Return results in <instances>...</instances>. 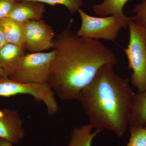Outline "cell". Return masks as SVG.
Instances as JSON below:
<instances>
[{
    "label": "cell",
    "instance_id": "9a60e30c",
    "mask_svg": "<svg viewBox=\"0 0 146 146\" xmlns=\"http://www.w3.org/2000/svg\"><path fill=\"white\" fill-rule=\"evenodd\" d=\"M21 1H29L46 3L51 6L60 5L65 6L71 14H74L78 11L83 5V0H17Z\"/></svg>",
    "mask_w": 146,
    "mask_h": 146
},
{
    "label": "cell",
    "instance_id": "44dd1931",
    "mask_svg": "<svg viewBox=\"0 0 146 146\" xmlns=\"http://www.w3.org/2000/svg\"><path fill=\"white\" fill-rule=\"evenodd\" d=\"M8 78L6 75L4 71L3 70V68L0 65V80L2 79L7 78Z\"/></svg>",
    "mask_w": 146,
    "mask_h": 146
},
{
    "label": "cell",
    "instance_id": "7c38bea8",
    "mask_svg": "<svg viewBox=\"0 0 146 146\" xmlns=\"http://www.w3.org/2000/svg\"><path fill=\"white\" fill-rule=\"evenodd\" d=\"M146 125V91L135 93L133 97L129 127V129L145 127Z\"/></svg>",
    "mask_w": 146,
    "mask_h": 146
},
{
    "label": "cell",
    "instance_id": "52a82bcc",
    "mask_svg": "<svg viewBox=\"0 0 146 146\" xmlns=\"http://www.w3.org/2000/svg\"><path fill=\"white\" fill-rule=\"evenodd\" d=\"M25 23V46L30 53L43 52L54 46V32L43 20Z\"/></svg>",
    "mask_w": 146,
    "mask_h": 146
},
{
    "label": "cell",
    "instance_id": "8992f818",
    "mask_svg": "<svg viewBox=\"0 0 146 146\" xmlns=\"http://www.w3.org/2000/svg\"><path fill=\"white\" fill-rule=\"evenodd\" d=\"M18 94L30 95L46 106L48 114L54 115L58 106L54 91L48 83H23L7 78L0 80V96L10 97Z\"/></svg>",
    "mask_w": 146,
    "mask_h": 146
},
{
    "label": "cell",
    "instance_id": "30bf717a",
    "mask_svg": "<svg viewBox=\"0 0 146 146\" xmlns=\"http://www.w3.org/2000/svg\"><path fill=\"white\" fill-rule=\"evenodd\" d=\"M24 46L7 43L0 49V65L8 78L21 65L26 52Z\"/></svg>",
    "mask_w": 146,
    "mask_h": 146
},
{
    "label": "cell",
    "instance_id": "6da1fadb",
    "mask_svg": "<svg viewBox=\"0 0 146 146\" xmlns=\"http://www.w3.org/2000/svg\"><path fill=\"white\" fill-rule=\"evenodd\" d=\"M71 18L54 40V56L47 83L63 100H79L82 90L105 65L118 60L113 51L98 40L74 33Z\"/></svg>",
    "mask_w": 146,
    "mask_h": 146
},
{
    "label": "cell",
    "instance_id": "5bb4252c",
    "mask_svg": "<svg viewBox=\"0 0 146 146\" xmlns=\"http://www.w3.org/2000/svg\"><path fill=\"white\" fill-rule=\"evenodd\" d=\"M93 129L89 124L74 128L72 131L68 146H92L94 138L101 131L96 129L92 132Z\"/></svg>",
    "mask_w": 146,
    "mask_h": 146
},
{
    "label": "cell",
    "instance_id": "9c48e42d",
    "mask_svg": "<svg viewBox=\"0 0 146 146\" xmlns=\"http://www.w3.org/2000/svg\"><path fill=\"white\" fill-rule=\"evenodd\" d=\"M45 11L42 3L29 1L18 2L7 18L19 22L42 20Z\"/></svg>",
    "mask_w": 146,
    "mask_h": 146
},
{
    "label": "cell",
    "instance_id": "277c9868",
    "mask_svg": "<svg viewBox=\"0 0 146 146\" xmlns=\"http://www.w3.org/2000/svg\"><path fill=\"white\" fill-rule=\"evenodd\" d=\"M78 12L81 25L76 34L80 37L115 41L122 29L128 28V24L115 15L95 17L87 14L81 8Z\"/></svg>",
    "mask_w": 146,
    "mask_h": 146
},
{
    "label": "cell",
    "instance_id": "7402d4cb",
    "mask_svg": "<svg viewBox=\"0 0 146 146\" xmlns=\"http://www.w3.org/2000/svg\"><path fill=\"white\" fill-rule=\"evenodd\" d=\"M145 129L146 130V125H145Z\"/></svg>",
    "mask_w": 146,
    "mask_h": 146
},
{
    "label": "cell",
    "instance_id": "ba28073f",
    "mask_svg": "<svg viewBox=\"0 0 146 146\" xmlns=\"http://www.w3.org/2000/svg\"><path fill=\"white\" fill-rule=\"evenodd\" d=\"M23 123L15 110L0 109V138L18 144L25 136Z\"/></svg>",
    "mask_w": 146,
    "mask_h": 146
},
{
    "label": "cell",
    "instance_id": "e0dca14e",
    "mask_svg": "<svg viewBox=\"0 0 146 146\" xmlns=\"http://www.w3.org/2000/svg\"><path fill=\"white\" fill-rule=\"evenodd\" d=\"M132 11L134 14L132 17V21L146 28V0H141V2L135 5Z\"/></svg>",
    "mask_w": 146,
    "mask_h": 146
},
{
    "label": "cell",
    "instance_id": "d6986e66",
    "mask_svg": "<svg viewBox=\"0 0 146 146\" xmlns=\"http://www.w3.org/2000/svg\"><path fill=\"white\" fill-rule=\"evenodd\" d=\"M7 43L3 31L0 26V49Z\"/></svg>",
    "mask_w": 146,
    "mask_h": 146
},
{
    "label": "cell",
    "instance_id": "4fadbf2b",
    "mask_svg": "<svg viewBox=\"0 0 146 146\" xmlns=\"http://www.w3.org/2000/svg\"><path fill=\"white\" fill-rule=\"evenodd\" d=\"M0 26L3 31L7 43L25 46V23L8 18L0 20Z\"/></svg>",
    "mask_w": 146,
    "mask_h": 146
},
{
    "label": "cell",
    "instance_id": "ffe728a7",
    "mask_svg": "<svg viewBox=\"0 0 146 146\" xmlns=\"http://www.w3.org/2000/svg\"><path fill=\"white\" fill-rule=\"evenodd\" d=\"M0 146H13V144L8 141L0 138Z\"/></svg>",
    "mask_w": 146,
    "mask_h": 146
},
{
    "label": "cell",
    "instance_id": "2e32d148",
    "mask_svg": "<svg viewBox=\"0 0 146 146\" xmlns=\"http://www.w3.org/2000/svg\"><path fill=\"white\" fill-rule=\"evenodd\" d=\"M130 138L126 146H146V130L145 127L129 129Z\"/></svg>",
    "mask_w": 146,
    "mask_h": 146
},
{
    "label": "cell",
    "instance_id": "5b68a950",
    "mask_svg": "<svg viewBox=\"0 0 146 146\" xmlns=\"http://www.w3.org/2000/svg\"><path fill=\"white\" fill-rule=\"evenodd\" d=\"M54 56L53 50L27 54L16 72L9 78L21 83H47Z\"/></svg>",
    "mask_w": 146,
    "mask_h": 146
},
{
    "label": "cell",
    "instance_id": "7a4b0ae2",
    "mask_svg": "<svg viewBox=\"0 0 146 146\" xmlns=\"http://www.w3.org/2000/svg\"><path fill=\"white\" fill-rule=\"evenodd\" d=\"M113 67H102L82 90L78 101L93 128L122 137L129 127L135 93L128 79L119 76Z\"/></svg>",
    "mask_w": 146,
    "mask_h": 146
},
{
    "label": "cell",
    "instance_id": "ac0fdd59",
    "mask_svg": "<svg viewBox=\"0 0 146 146\" xmlns=\"http://www.w3.org/2000/svg\"><path fill=\"white\" fill-rule=\"evenodd\" d=\"M17 0H0V20L7 18Z\"/></svg>",
    "mask_w": 146,
    "mask_h": 146
},
{
    "label": "cell",
    "instance_id": "3957f363",
    "mask_svg": "<svg viewBox=\"0 0 146 146\" xmlns=\"http://www.w3.org/2000/svg\"><path fill=\"white\" fill-rule=\"evenodd\" d=\"M129 43L123 49L128 62V68L132 70L131 83L138 92L146 91V28L131 21L128 24Z\"/></svg>",
    "mask_w": 146,
    "mask_h": 146
},
{
    "label": "cell",
    "instance_id": "8fae6325",
    "mask_svg": "<svg viewBox=\"0 0 146 146\" xmlns=\"http://www.w3.org/2000/svg\"><path fill=\"white\" fill-rule=\"evenodd\" d=\"M129 1V0H104L101 3L94 5L92 9L95 14L100 17L115 15L128 24L129 21H132V17L126 16L123 9Z\"/></svg>",
    "mask_w": 146,
    "mask_h": 146
}]
</instances>
